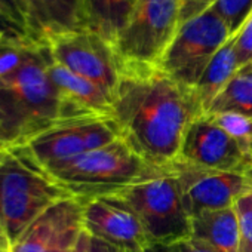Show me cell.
Here are the masks:
<instances>
[{
  "mask_svg": "<svg viewBox=\"0 0 252 252\" xmlns=\"http://www.w3.org/2000/svg\"><path fill=\"white\" fill-rule=\"evenodd\" d=\"M199 116L194 89L158 67H123L111 117L120 138L152 166L166 169L178 159L189 125Z\"/></svg>",
  "mask_w": 252,
  "mask_h": 252,
  "instance_id": "1",
  "label": "cell"
},
{
  "mask_svg": "<svg viewBox=\"0 0 252 252\" xmlns=\"http://www.w3.org/2000/svg\"><path fill=\"white\" fill-rule=\"evenodd\" d=\"M49 46L17 73L0 80V146L29 144L52 126L70 120L60 91L49 76Z\"/></svg>",
  "mask_w": 252,
  "mask_h": 252,
  "instance_id": "2",
  "label": "cell"
},
{
  "mask_svg": "<svg viewBox=\"0 0 252 252\" xmlns=\"http://www.w3.org/2000/svg\"><path fill=\"white\" fill-rule=\"evenodd\" d=\"M46 171L68 196L88 202L117 196L165 169L147 163L119 138L98 150L51 165Z\"/></svg>",
  "mask_w": 252,
  "mask_h": 252,
  "instance_id": "3",
  "label": "cell"
},
{
  "mask_svg": "<svg viewBox=\"0 0 252 252\" xmlns=\"http://www.w3.org/2000/svg\"><path fill=\"white\" fill-rule=\"evenodd\" d=\"M68 196L27 146L0 149V234L11 245L49 206Z\"/></svg>",
  "mask_w": 252,
  "mask_h": 252,
  "instance_id": "4",
  "label": "cell"
},
{
  "mask_svg": "<svg viewBox=\"0 0 252 252\" xmlns=\"http://www.w3.org/2000/svg\"><path fill=\"white\" fill-rule=\"evenodd\" d=\"M183 0H137L113 48L122 67H158L181 26Z\"/></svg>",
  "mask_w": 252,
  "mask_h": 252,
  "instance_id": "5",
  "label": "cell"
},
{
  "mask_svg": "<svg viewBox=\"0 0 252 252\" xmlns=\"http://www.w3.org/2000/svg\"><path fill=\"white\" fill-rule=\"evenodd\" d=\"M117 196L137 212L153 245L171 246L191 236V220L168 169Z\"/></svg>",
  "mask_w": 252,
  "mask_h": 252,
  "instance_id": "6",
  "label": "cell"
},
{
  "mask_svg": "<svg viewBox=\"0 0 252 252\" xmlns=\"http://www.w3.org/2000/svg\"><path fill=\"white\" fill-rule=\"evenodd\" d=\"M231 37L214 9L183 23L158 68L177 83L194 89L206 67Z\"/></svg>",
  "mask_w": 252,
  "mask_h": 252,
  "instance_id": "7",
  "label": "cell"
},
{
  "mask_svg": "<svg viewBox=\"0 0 252 252\" xmlns=\"http://www.w3.org/2000/svg\"><path fill=\"white\" fill-rule=\"evenodd\" d=\"M46 43L55 63L91 80L114 99L123 67L111 43L88 29L51 36Z\"/></svg>",
  "mask_w": 252,
  "mask_h": 252,
  "instance_id": "8",
  "label": "cell"
},
{
  "mask_svg": "<svg viewBox=\"0 0 252 252\" xmlns=\"http://www.w3.org/2000/svg\"><path fill=\"white\" fill-rule=\"evenodd\" d=\"M119 138L120 131L113 117H85L55 125L26 146L46 169L58 162L105 147Z\"/></svg>",
  "mask_w": 252,
  "mask_h": 252,
  "instance_id": "9",
  "label": "cell"
},
{
  "mask_svg": "<svg viewBox=\"0 0 252 252\" xmlns=\"http://www.w3.org/2000/svg\"><path fill=\"white\" fill-rule=\"evenodd\" d=\"M178 159L224 172L245 174L252 169V152L206 114L196 117L189 125Z\"/></svg>",
  "mask_w": 252,
  "mask_h": 252,
  "instance_id": "10",
  "label": "cell"
},
{
  "mask_svg": "<svg viewBox=\"0 0 252 252\" xmlns=\"http://www.w3.org/2000/svg\"><path fill=\"white\" fill-rule=\"evenodd\" d=\"M166 169L175 178L190 220L203 212L233 206L246 183L245 174L200 168L180 159Z\"/></svg>",
  "mask_w": 252,
  "mask_h": 252,
  "instance_id": "11",
  "label": "cell"
},
{
  "mask_svg": "<svg viewBox=\"0 0 252 252\" xmlns=\"http://www.w3.org/2000/svg\"><path fill=\"white\" fill-rule=\"evenodd\" d=\"M83 230L122 252H144L153 243L137 212L120 196L83 202Z\"/></svg>",
  "mask_w": 252,
  "mask_h": 252,
  "instance_id": "12",
  "label": "cell"
},
{
  "mask_svg": "<svg viewBox=\"0 0 252 252\" xmlns=\"http://www.w3.org/2000/svg\"><path fill=\"white\" fill-rule=\"evenodd\" d=\"M83 202L65 197L42 212L11 245V252H71L83 231Z\"/></svg>",
  "mask_w": 252,
  "mask_h": 252,
  "instance_id": "13",
  "label": "cell"
},
{
  "mask_svg": "<svg viewBox=\"0 0 252 252\" xmlns=\"http://www.w3.org/2000/svg\"><path fill=\"white\" fill-rule=\"evenodd\" d=\"M49 76L61 94L70 120L85 117H111L113 99L91 80L52 61Z\"/></svg>",
  "mask_w": 252,
  "mask_h": 252,
  "instance_id": "14",
  "label": "cell"
},
{
  "mask_svg": "<svg viewBox=\"0 0 252 252\" xmlns=\"http://www.w3.org/2000/svg\"><path fill=\"white\" fill-rule=\"evenodd\" d=\"M37 42L51 36L86 29L83 0H20Z\"/></svg>",
  "mask_w": 252,
  "mask_h": 252,
  "instance_id": "15",
  "label": "cell"
},
{
  "mask_svg": "<svg viewBox=\"0 0 252 252\" xmlns=\"http://www.w3.org/2000/svg\"><path fill=\"white\" fill-rule=\"evenodd\" d=\"M191 236L209 243L218 252H239L240 228L234 208L230 206L193 217Z\"/></svg>",
  "mask_w": 252,
  "mask_h": 252,
  "instance_id": "16",
  "label": "cell"
},
{
  "mask_svg": "<svg viewBox=\"0 0 252 252\" xmlns=\"http://www.w3.org/2000/svg\"><path fill=\"white\" fill-rule=\"evenodd\" d=\"M239 71L237 57H236V34L231 36L224 46L217 52L209 65L206 67L203 76L194 88V95L202 110L206 114L212 101L218 94L227 86L233 76Z\"/></svg>",
  "mask_w": 252,
  "mask_h": 252,
  "instance_id": "17",
  "label": "cell"
},
{
  "mask_svg": "<svg viewBox=\"0 0 252 252\" xmlns=\"http://www.w3.org/2000/svg\"><path fill=\"white\" fill-rule=\"evenodd\" d=\"M137 0H83L86 29L114 45Z\"/></svg>",
  "mask_w": 252,
  "mask_h": 252,
  "instance_id": "18",
  "label": "cell"
},
{
  "mask_svg": "<svg viewBox=\"0 0 252 252\" xmlns=\"http://www.w3.org/2000/svg\"><path fill=\"white\" fill-rule=\"evenodd\" d=\"M222 113L252 119V71L239 70L206 111V114Z\"/></svg>",
  "mask_w": 252,
  "mask_h": 252,
  "instance_id": "19",
  "label": "cell"
},
{
  "mask_svg": "<svg viewBox=\"0 0 252 252\" xmlns=\"http://www.w3.org/2000/svg\"><path fill=\"white\" fill-rule=\"evenodd\" d=\"M45 45L48 43L21 36L5 34L0 37V80L23 68Z\"/></svg>",
  "mask_w": 252,
  "mask_h": 252,
  "instance_id": "20",
  "label": "cell"
},
{
  "mask_svg": "<svg viewBox=\"0 0 252 252\" xmlns=\"http://www.w3.org/2000/svg\"><path fill=\"white\" fill-rule=\"evenodd\" d=\"M245 187L233 208L236 211L240 228L239 252H252V169L245 172Z\"/></svg>",
  "mask_w": 252,
  "mask_h": 252,
  "instance_id": "21",
  "label": "cell"
},
{
  "mask_svg": "<svg viewBox=\"0 0 252 252\" xmlns=\"http://www.w3.org/2000/svg\"><path fill=\"white\" fill-rule=\"evenodd\" d=\"M0 24L6 34L30 37L36 40L32 32L30 20L20 0H0Z\"/></svg>",
  "mask_w": 252,
  "mask_h": 252,
  "instance_id": "22",
  "label": "cell"
},
{
  "mask_svg": "<svg viewBox=\"0 0 252 252\" xmlns=\"http://www.w3.org/2000/svg\"><path fill=\"white\" fill-rule=\"evenodd\" d=\"M214 9L231 36L237 34L252 15V0H217Z\"/></svg>",
  "mask_w": 252,
  "mask_h": 252,
  "instance_id": "23",
  "label": "cell"
},
{
  "mask_svg": "<svg viewBox=\"0 0 252 252\" xmlns=\"http://www.w3.org/2000/svg\"><path fill=\"white\" fill-rule=\"evenodd\" d=\"M206 116H209L224 131H227L233 138H236L245 149L252 152V119L233 113L206 114Z\"/></svg>",
  "mask_w": 252,
  "mask_h": 252,
  "instance_id": "24",
  "label": "cell"
},
{
  "mask_svg": "<svg viewBox=\"0 0 252 252\" xmlns=\"http://www.w3.org/2000/svg\"><path fill=\"white\" fill-rule=\"evenodd\" d=\"M236 57L239 70L252 63V15L236 34Z\"/></svg>",
  "mask_w": 252,
  "mask_h": 252,
  "instance_id": "25",
  "label": "cell"
},
{
  "mask_svg": "<svg viewBox=\"0 0 252 252\" xmlns=\"http://www.w3.org/2000/svg\"><path fill=\"white\" fill-rule=\"evenodd\" d=\"M169 249H171V252H218L209 243H206L197 237H193V236L175 242L174 245L169 246Z\"/></svg>",
  "mask_w": 252,
  "mask_h": 252,
  "instance_id": "26",
  "label": "cell"
},
{
  "mask_svg": "<svg viewBox=\"0 0 252 252\" xmlns=\"http://www.w3.org/2000/svg\"><path fill=\"white\" fill-rule=\"evenodd\" d=\"M217 0H183V11H181V24L206 12L214 6Z\"/></svg>",
  "mask_w": 252,
  "mask_h": 252,
  "instance_id": "27",
  "label": "cell"
},
{
  "mask_svg": "<svg viewBox=\"0 0 252 252\" xmlns=\"http://www.w3.org/2000/svg\"><path fill=\"white\" fill-rule=\"evenodd\" d=\"M89 252H122V251L111 246L110 243H105V242H102L99 239H95V237H91Z\"/></svg>",
  "mask_w": 252,
  "mask_h": 252,
  "instance_id": "28",
  "label": "cell"
},
{
  "mask_svg": "<svg viewBox=\"0 0 252 252\" xmlns=\"http://www.w3.org/2000/svg\"><path fill=\"white\" fill-rule=\"evenodd\" d=\"M89 242H91V236L83 230L76 242V245L73 246L71 252H89Z\"/></svg>",
  "mask_w": 252,
  "mask_h": 252,
  "instance_id": "29",
  "label": "cell"
},
{
  "mask_svg": "<svg viewBox=\"0 0 252 252\" xmlns=\"http://www.w3.org/2000/svg\"><path fill=\"white\" fill-rule=\"evenodd\" d=\"M144 252H171V249L169 246H165V245H152Z\"/></svg>",
  "mask_w": 252,
  "mask_h": 252,
  "instance_id": "30",
  "label": "cell"
},
{
  "mask_svg": "<svg viewBox=\"0 0 252 252\" xmlns=\"http://www.w3.org/2000/svg\"><path fill=\"white\" fill-rule=\"evenodd\" d=\"M8 248H11V243H9L2 234H0V252H3V251L8 249Z\"/></svg>",
  "mask_w": 252,
  "mask_h": 252,
  "instance_id": "31",
  "label": "cell"
},
{
  "mask_svg": "<svg viewBox=\"0 0 252 252\" xmlns=\"http://www.w3.org/2000/svg\"><path fill=\"white\" fill-rule=\"evenodd\" d=\"M240 70H243V71H252V63H249L246 67H243V68H240Z\"/></svg>",
  "mask_w": 252,
  "mask_h": 252,
  "instance_id": "32",
  "label": "cell"
},
{
  "mask_svg": "<svg viewBox=\"0 0 252 252\" xmlns=\"http://www.w3.org/2000/svg\"><path fill=\"white\" fill-rule=\"evenodd\" d=\"M6 33H5V30H3V27H2V24H0V37L2 36H5Z\"/></svg>",
  "mask_w": 252,
  "mask_h": 252,
  "instance_id": "33",
  "label": "cell"
},
{
  "mask_svg": "<svg viewBox=\"0 0 252 252\" xmlns=\"http://www.w3.org/2000/svg\"><path fill=\"white\" fill-rule=\"evenodd\" d=\"M0 149H2V146H0Z\"/></svg>",
  "mask_w": 252,
  "mask_h": 252,
  "instance_id": "34",
  "label": "cell"
}]
</instances>
